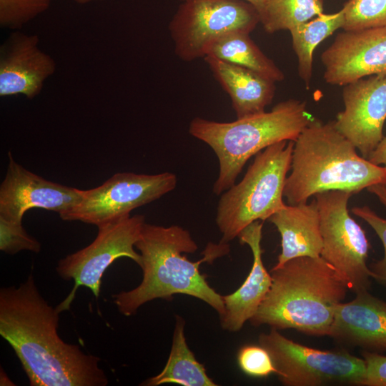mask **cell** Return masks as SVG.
<instances>
[{"label": "cell", "mask_w": 386, "mask_h": 386, "mask_svg": "<svg viewBox=\"0 0 386 386\" xmlns=\"http://www.w3.org/2000/svg\"><path fill=\"white\" fill-rule=\"evenodd\" d=\"M59 314L29 274L0 290V335L12 347L31 386H106L100 358L59 336Z\"/></svg>", "instance_id": "cell-1"}, {"label": "cell", "mask_w": 386, "mask_h": 386, "mask_svg": "<svg viewBox=\"0 0 386 386\" xmlns=\"http://www.w3.org/2000/svg\"><path fill=\"white\" fill-rule=\"evenodd\" d=\"M135 247L141 255L143 277L135 288L113 295L114 303L121 314L133 315L145 303L156 299L169 301L177 294L203 301L219 317L224 314L222 295L209 284L199 266L227 254L228 244L209 243L204 257L193 262L183 254L198 249L188 230L177 225L163 227L145 222Z\"/></svg>", "instance_id": "cell-2"}, {"label": "cell", "mask_w": 386, "mask_h": 386, "mask_svg": "<svg viewBox=\"0 0 386 386\" xmlns=\"http://www.w3.org/2000/svg\"><path fill=\"white\" fill-rule=\"evenodd\" d=\"M269 272L270 289L250 323L328 336L349 290L335 268L320 256H304L274 265Z\"/></svg>", "instance_id": "cell-3"}, {"label": "cell", "mask_w": 386, "mask_h": 386, "mask_svg": "<svg viewBox=\"0 0 386 386\" xmlns=\"http://www.w3.org/2000/svg\"><path fill=\"white\" fill-rule=\"evenodd\" d=\"M290 170L283 193L289 204L307 202L323 192L354 194L386 184V168L359 155L334 121L312 119L295 141Z\"/></svg>", "instance_id": "cell-4"}, {"label": "cell", "mask_w": 386, "mask_h": 386, "mask_svg": "<svg viewBox=\"0 0 386 386\" xmlns=\"http://www.w3.org/2000/svg\"><path fill=\"white\" fill-rule=\"evenodd\" d=\"M312 119L305 102L289 99L269 112L231 122L196 117L189 132L209 145L218 158L219 171L213 192L219 195L235 184L249 159L277 142H295Z\"/></svg>", "instance_id": "cell-5"}, {"label": "cell", "mask_w": 386, "mask_h": 386, "mask_svg": "<svg viewBox=\"0 0 386 386\" xmlns=\"http://www.w3.org/2000/svg\"><path fill=\"white\" fill-rule=\"evenodd\" d=\"M294 144L281 141L258 152L242 179L222 194L216 215L219 243L228 244L251 223L268 219L284 207Z\"/></svg>", "instance_id": "cell-6"}, {"label": "cell", "mask_w": 386, "mask_h": 386, "mask_svg": "<svg viewBox=\"0 0 386 386\" xmlns=\"http://www.w3.org/2000/svg\"><path fill=\"white\" fill-rule=\"evenodd\" d=\"M259 345L269 353L279 380L285 386L331 384L362 385L365 362L347 350H321L296 342L272 328Z\"/></svg>", "instance_id": "cell-7"}, {"label": "cell", "mask_w": 386, "mask_h": 386, "mask_svg": "<svg viewBox=\"0 0 386 386\" xmlns=\"http://www.w3.org/2000/svg\"><path fill=\"white\" fill-rule=\"evenodd\" d=\"M257 10L244 0H183L169 24L176 55L182 61L204 58L209 46L231 32L250 34Z\"/></svg>", "instance_id": "cell-8"}, {"label": "cell", "mask_w": 386, "mask_h": 386, "mask_svg": "<svg viewBox=\"0 0 386 386\" xmlns=\"http://www.w3.org/2000/svg\"><path fill=\"white\" fill-rule=\"evenodd\" d=\"M349 192L332 190L315 194L322 238L320 257L331 264L349 290L368 291L372 273L367 264L369 242L362 227L350 215Z\"/></svg>", "instance_id": "cell-9"}, {"label": "cell", "mask_w": 386, "mask_h": 386, "mask_svg": "<svg viewBox=\"0 0 386 386\" xmlns=\"http://www.w3.org/2000/svg\"><path fill=\"white\" fill-rule=\"evenodd\" d=\"M144 223V217L137 214L99 225L90 244L59 261L56 268L58 275L64 280L74 282L67 297L56 307L59 312L69 309L80 286L90 289L98 298L102 276L116 259L129 258L140 267L141 255L134 247Z\"/></svg>", "instance_id": "cell-10"}, {"label": "cell", "mask_w": 386, "mask_h": 386, "mask_svg": "<svg viewBox=\"0 0 386 386\" xmlns=\"http://www.w3.org/2000/svg\"><path fill=\"white\" fill-rule=\"evenodd\" d=\"M176 185L177 177L171 172L117 173L99 187L82 190L80 202L59 216L65 221L98 227L130 215L133 209L159 199Z\"/></svg>", "instance_id": "cell-11"}, {"label": "cell", "mask_w": 386, "mask_h": 386, "mask_svg": "<svg viewBox=\"0 0 386 386\" xmlns=\"http://www.w3.org/2000/svg\"><path fill=\"white\" fill-rule=\"evenodd\" d=\"M345 109L334 124L367 159L382 139L386 120V74L362 78L344 86Z\"/></svg>", "instance_id": "cell-12"}, {"label": "cell", "mask_w": 386, "mask_h": 386, "mask_svg": "<svg viewBox=\"0 0 386 386\" xmlns=\"http://www.w3.org/2000/svg\"><path fill=\"white\" fill-rule=\"evenodd\" d=\"M324 79L345 86L371 75L386 74V27L344 31L321 56Z\"/></svg>", "instance_id": "cell-13"}, {"label": "cell", "mask_w": 386, "mask_h": 386, "mask_svg": "<svg viewBox=\"0 0 386 386\" xmlns=\"http://www.w3.org/2000/svg\"><path fill=\"white\" fill-rule=\"evenodd\" d=\"M6 176L0 186V217L21 222L24 213L41 208L61 214L78 204L82 190L46 180L24 168L8 152Z\"/></svg>", "instance_id": "cell-14"}, {"label": "cell", "mask_w": 386, "mask_h": 386, "mask_svg": "<svg viewBox=\"0 0 386 386\" xmlns=\"http://www.w3.org/2000/svg\"><path fill=\"white\" fill-rule=\"evenodd\" d=\"M39 37L13 31L0 46V96L23 95L29 99L42 91L56 69L51 56L39 46Z\"/></svg>", "instance_id": "cell-15"}, {"label": "cell", "mask_w": 386, "mask_h": 386, "mask_svg": "<svg viewBox=\"0 0 386 386\" xmlns=\"http://www.w3.org/2000/svg\"><path fill=\"white\" fill-rule=\"evenodd\" d=\"M355 295L337 307L328 336L342 345L386 351V302L368 291Z\"/></svg>", "instance_id": "cell-16"}, {"label": "cell", "mask_w": 386, "mask_h": 386, "mask_svg": "<svg viewBox=\"0 0 386 386\" xmlns=\"http://www.w3.org/2000/svg\"><path fill=\"white\" fill-rule=\"evenodd\" d=\"M263 221H255L239 234L240 243L251 249L252 269L242 284L233 293L222 296L224 312L219 317L221 327L230 332H239L257 312L268 293L271 284L270 272L266 269L261 246Z\"/></svg>", "instance_id": "cell-17"}, {"label": "cell", "mask_w": 386, "mask_h": 386, "mask_svg": "<svg viewBox=\"0 0 386 386\" xmlns=\"http://www.w3.org/2000/svg\"><path fill=\"white\" fill-rule=\"evenodd\" d=\"M281 236L282 251L275 266L299 257H319L322 249L320 214L315 199L285 204L269 219Z\"/></svg>", "instance_id": "cell-18"}, {"label": "cell", "mask_w": 386, "mask_h": 386, "mask_svg": "<svg viewBox=\"0 0 386 386\" xmlns=\"http://www.w3.org/2000/svg\"><path fill=\"white\" fill-rule=\"evenodd\" d=\"M214 77L229 94L237 119L264 112L275 92V81L249 69L207 55Z\"/></svg>", "instance_id": "cell-19"}, {"label": "cell", "mask_w": 386, "mask_h": 386, "mask_svg": "<svg viewBox=\"0 0 386 386\" xmlns=\"http://www.w3.org/2000/svg\"><path fill=\"white\" fill-rule=\"evenodd\" d=\"M185 320L175 316L172 344L167 362L157 375L143 382L141 385L158 386L166 383L183 386H216L207 374L204 366L199 362L189 349L184 335Z\"/></svg>", "instance_id": "cell-20"}, {"label": "cell", "mask_w": 386, "mask_h": 386, "mask_svg": "<svg viewBox=\"0 0 386 386\" xmlns=\"http://www.w3.org/2000/svg\"><path fill=\"white\" fill-rule=\"evenodd\" d=\"M207 55L249 69L275 82L284 79L283 72L261 51L249 33L234 31L219 37L209 46Z\"/></svg>", "instance_id": "cell-21"}, {"label": "cell", "mask_w": 386, "mask_h": 386, "mask_svg": "<svg viewBox=\"0 0 386 386\" xmlns=\"http://www.w3.org/2000/svg\"><path fill=\"white\" fill-rule=\"evenodd\" d=\"M345 24L343 9L334 14L318 15L290 30L292 47L298 60V73L306 88L312 75L313 53L317 46Z\"/></svg>", "instance_id": "cell-22"}, {"label": "cell", "mask_w": 386, "mask_h": 386, "mask_svg": "<svg viewBox=\"0 0 386 386\" xmlns=\"http://www.w3.org/2000/svg\"><path fill=\"white\" fill-rule=\"evenodd\" d=\"M323 13V0H268L259 12L267 33L291 29Z\"/></svg>", "instance_id": "cell-23"}, {"label": "cell", "mask_w": 386, "mask_h": 386, "mask_svg": "<svg viewBox=\"0 0 386 386\" xmlns=\"http://www.w3.org/2000/svg\"><path fill=\"white\" fill-rule=\"evenodd\" d=\"M342 9L344 31L386 27V0H348Z\"/></svg>", "instance_id": "cell-24"}, {"label": "cell", "mask_w": 386, "mask_h": 386, "mask_svg": "<svg viewBox=\"0 0 386 386\" xmlns=\"http://www.w3.org/2000/svg\"><path fill=\"white\" fill-rule=\"evenodd\" d=\"M52 0H0V26L16 31L45 12Z\"/></svg>", "instance_id": "cell-25"}, {"label": "cell", "mask_w": 386, "mask_h": 386, "mask_svg": "<svg viewBox=\"0 0 386 386\" xmlns=\"http://www.w3.org/2000/svg\"><path fill=\"white\" fill-rule=\"evenodd\" d=\"M0 250L9 254L22 250L37 253L41 250V244L26 232L21 222L0 217Z\"/></svg>", "instance_id": "cell-26"}, {"label": "cell", "mask_w": 386, "mask_h": 386, "mask_svg": "<svg viewBox=\"0 0 386 386\" xmlns=\"http://www.w3.org/2000/svg\"><path fill=\"white\" fill-rule=\"evenodd\" d=\"M237 362L240 369L247 375L254 377H265L277 374L272 359L260 345H246L239 348Z\"/></svg>", "instance_id": "cell-27"}, {"label": "cell", "mask_w": 386, "mask_h": 386, "mask_svg": "<svg viewBox=\"0 0 386 386\" xmlns=\"http://www.w3.org/2000/svg\"><path fill=\"white\" fill-rule=\"evenodd\" d=\"M352 212L365 221L375 232L384 247V257L371 264L372 278L386 283V219L378 216L369 207H355Z\"/></svg>", "instance_id": "cell-28"}, {"label": "cell", "mask_w": 386, "mask_h": 386, "mask_svg": "<svg viewBox=\"0 0 386 386\" xmlns=\"http://www.w3.org/2000/svg\"><path fill=\"white\" fill-rule=\"evenodd\" d=\"M365 362L364 386H386V356L379 352L362 350Z\"/></svg>", "instance_id": "cell-29"}, {"label": "cell", "mask_w": 386, "mask_h": 386, "mask_svg": "<svg viewBox=\"0 0 386 386\" xmlns=\"http://www.w3.org/2000/svg\"><path fill=\"white\" fill-rule=\"evenodd\" d=\"M367 159L374 164L386 168V136L382 137Z\"/></svg>", "instance_id": "cell-30"}, {"label": "cell", "mask_w": 386, "mask_h": 386, "mask_svg": "<svg viewBox=\"0 0 386 386\" xmlns=\"http://www.w3.org/2000/svg\"><path fill=\"white\" fill-rule=\"evenodd\" d=\"M367 191L375 194L386 208V187L384 184H378L367 188Z\"/></svg>", "instance_id": "cell-31"}, {"label": "cell", "mask_w": 386, "mask_h": 386, "mask_svg": "<svg viewBox=\"0 0 386 386\" xmlns=\"http://www.w3.org/2000/svg\"><path fill=\"white\" fill-rule=\"evenodd\" d=\"M0 385L1 386H14L15 384L10 380L9 376L6 375V373L4 372V370L1 367V372H0Z\"/></svg>", "instance_id": "cell-32"}, {"label": "cell", "mask_w": 386, "mask_h": 386, "mask_svg": "<svg viewBox=\"0 0 386 386\" xmlns=\"http://www.w3.org/2000/svg\"><path fill=\"white\" fill-rule=\"evenodd\" d=\"M183 1V0H181ZM249 4H251L252 6H254V8L257 10L258 13L260 12L262 9L266 5L268 0H244Z\"/></svg>", "instance_id": "cell-33"}, {"label": "cell", "mask_w": 386, "mask_h": 386, "mask_svg": "<svg viewBox=\"0 0 386 386\" xmlns=\"http://www.w3.org/2000/svg\"><path fill=\"white\" fill-rule=\"evenodd\" d=\"M76 3L79 4H86L91 2L101 1L103 0H74Z\"/></svg>", "instance_id": "cell-34"}, {"label": "cell", "mask_w": 386, "mask_h": 386, "mask_svg": "<svg viewBox=\"0 0 386 386\" xmlns=\"http://www.w3.org/2000/svg\"><path fill=\"white\" fill-rule=\"evenodd\" d=\"M384 185H385V187H386V184H384Z\"/></svg>", "instance_id": "cell-35"}]
</instances>
